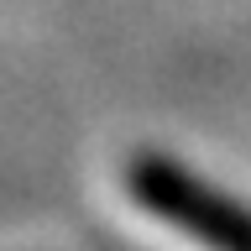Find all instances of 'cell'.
Returning a JSON list of instances; mask_svg holds the SVG:
<instances>
[{"instance_id":"6da1fadb","label":"cell","mask_w":251,"mask_h":251,"mask_svg":"<svg viewBox=\"0 0 251 251\" xmlns=\"http://www.w3.org/2000/svg\"><path fill=\"white\" fill-rule=\"evenodd\" d=\"M136 199L152 209L157 220H168L188 241H199L209 251H251V220L241 209H230L225 199L204 194L188 173H178L173 162H141L131 173Z\"/></svg>"}]
</instances>
